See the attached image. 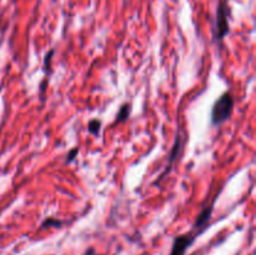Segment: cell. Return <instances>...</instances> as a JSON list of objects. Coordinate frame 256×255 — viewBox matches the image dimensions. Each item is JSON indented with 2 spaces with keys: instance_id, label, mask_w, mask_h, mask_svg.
I'll use <instances>...</instances> for the list:
<instances>
[{
  "instance_id": "9c48e42d",
  "label": "cell",
  "mask_w": 256,
  "mask_h": 255,
  "mask_svg": "<svg viewBox=\"0 0 256 255\" xmlns=\"http://www.w3.org/2000/svg\"><path fill=\"white\" fill-rule=\"evenodd\" d=\"M78 154H79V149H78V148H72L66 155V164H70L72 162H74Z\"/></svg>"
},
{
  "instance_id": "5b68a950",
  "label": "cell",
  "mask_w": 256,
  "mask_h": 255,
  "mask_svg": "<svg viewBox=\"0 0 256 255\" xmlns=\"http://www.w3.org/2000/svg\"><path fill=\"white\" fill-rule=\"evenodd\" d=\"M212 210H214V202H212L210 206L204 208V209L202 210V212L198 215L196 220H195L194 226H192V230H195V232H204V230L206 229L205 226H206V224L209 222L210 218H212Z\"/></svg>"
},
{
  "instance_id": "3957f363",
  "label": "cell",
  "mask_w": 256,
  "mask_h": 255,
  "mask_svg": "<svg viewBox=\"0 0 256 255\" xmlns=\"http://www.w3.org/2000/svg\"><path fill=\"white\" fill-rule=\"evenodd\" d=\"M199 234H202V232L192 230V232H188V234H182L175 238L174 242H172L170 255H185L186 250L192 246L195 239L199 236Z\"/></svg>"
},
{
  "instance_id": "7a4b0ae2",
  "label": "cell",
  "mask_w": 256,
  "mask_h": 255,
  "mask_svg": "<svg viewBox=\"0 0 256 255\" xmlns=\"http://www.w3.org/2000/svg\"><path fill=\"white\" fill-rule=\"evenodd\" d=\"M229 34V8L226 2H220L216 12V39L222 40Z\"/></svg>"
},
{
  "instance_id": "8992f818",
  "label": "cell",
  "mask_w": 256,
  "mask_h": 255,
  "mask_svg": "<svg viewBox=\"0 0 256 255\" xmlns=\"http://www.w3.org/2000/svg\"><path fill=\"white\" fill-rule=\"evenodd\" d=\"M130 114H132V105L130 104H122V108L118 112L116 118H115V124H120L129 119Z\"/></svg>"
},
{
  "instance_id": "52a82bcc",
  "label": "cell",
  "mask_w": 256,
  "mask_h": 255,
  "mask_svg": "<svg viewBox=\"0 0 256 255\" xmlns=\"http://www.w3.org/2000/svg\"><path fill=\"white\" fill-rule=\"evenodd\" d=\"M100 129H102V122L99 119H92L88 122V130L90 134L99 135Z\"/></svg>"
},
{
  "instance_id": "8fae6325",
  "label": "cell",
  "mask_w": 256,
  "mask_h": 255,
  "mask_svg": "<svg viewBox=\"0 0 256 255\" xmlns=\"http://www.w3.org/2000/svg\"><path fill=\"white\" fill-rule=\"evenodd\" d=\"M94 254H95L94 249H89L86 252H85V255H94Z\"/></svg>"
},
{
  "instance_id": "277c9868",
  "label": "cell",
  "mask_w": 256,
  "mask_h": 255,
  "mask_svg": "<svg viewBox=\"0 0 256 255\" xmlns=\"http://www.w3.org/2000/svg\"><path fill=\"white\" fill-rule=\"evenodd\" d=\"M182 152V136H180V134H178L176 136H175L174 145H172V150H170L169 158H168V165L165 166L164 172L159 175V178H158V180L155 184H159V182H162V180H164V178L169 174L170 170H172V165L174 164V162H176V159L180 156Z\"/></svg>"
},
{
  "instance_id": "ba28073f",
  "label": "cell",
  "mask_w": 256,
  "mask_h": 255,
  "mask_svg": "<svg viewBox=\"0 0 256 255\" xmlns=\"http://www.w3.org/2000/svg\"><path fill=\"white\" fill-rule=\"evenodd\" d=\"M62 225V222L59 219H55V218H46V219H44V222H42V225H40V228L42 229H46V228H59Z\"/></svg>"
},
{
  "instance_id": "30bf717a",
  "label": "cell",
  "mask_w": 256,
  "mask_h": 255,
  "mask_svg": "<svg viewBox=\"0 0 256 255\" xmlns=\"http://www.w3.org/2000/svg\"><path fill=\"white\" fill-rule=\"evenodd\" d=\"M52 55H54V50H50L49 52H48L46 55H45V59H44V69L45 72H48V70L50 69V62H52Z\"/></svg>"
},
{
  "instance_id": "6da1fadb",
  "label": "cell",
  "mask_w": 256,
  "mask_h": 255,
  "mask_svg": "<svg viewBox=\"0 0 256 255\" xmlns=\"http://www.w3.org/2000/svg\"><path fill=\"white\" fill-rule=\"evenodd\" d=\"M235 99L230 92H225L224 94L220 95L219 99L214 102L212 109V122L215 126L224 124L229 118L232 116V110H234Z\"/></svg>"
}]
</instances>
